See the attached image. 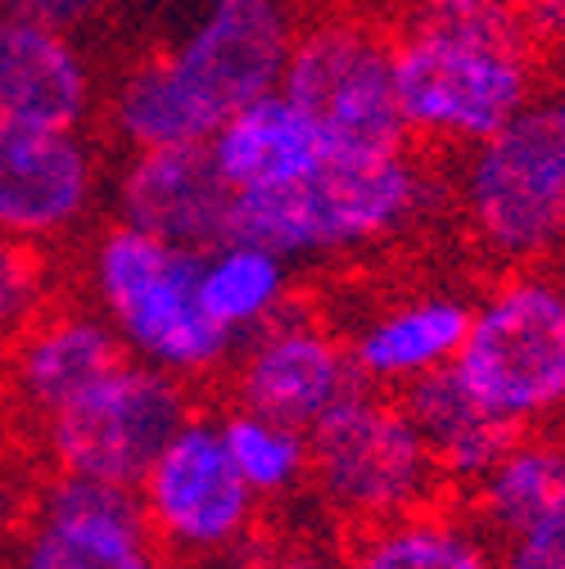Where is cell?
<instances>
[{
    "label": "cell",
    "mask_w": 565,
    "mask_h": 569,
    "mask_svg": "<svg viewBox=\"0 0 565 569\" xmlns=\"http://www.w3.org/2000/svg\"><path fill=\"white\" fill-rule=\"evenodd\" d=\"M430 203L435 181L412 146L380 154L330 150L313 177L286 190L236 194L231 236L254 240L295 267L398 240L426 218Z\"/></svg>",
    "instance_id": "6da1fadb"
},
{
    "label": "cell",
    "mask_w": 565,
    "mask_h": 569,
    "mask_svg": "<svg viewBox=\"0 0 565 569\" xmlns=\"http://www.w3.org/2000/svg\"><path fill=\"white\" fill-rule=\"evenodd\" d=\"M87 290L127 358L168 371L190 389L222 376L240 348L199 303V253L127 222H113L91 240Z\"/></svg>",
    "instance_id": "7a4b0ae2"
},
{
    "label": "cell",
    "mask_w": 565,
    "mask_h": 569,
    "mask_svg": "<svg viewBox=\"0 0 565 569\" xmlns=\"http://www.w3.org/2000/svg\"><path fill=\"white\" fill-rule=\"evenodd\" d=\"M457 203L475 244L512 271L565 244V91L534 96L507 127L466 146Z\"/></svg>",
    "instance_id": "3957f363"
},
{
    "label": "cell",
    "mask_w": 565,
    "mask_h": 569,
    "mask_svg": "<svg viewBox=\"0 0 565 569\" xmlns=\"http://www.w3.org/2000/svg\"><path fill=\"white\" fill-rule=\"evenodd\" d=\"M308 488L344 533L448 497L398 393L380 389H358L308 430Z\"/></svg>",
    "instance_id": "277c9868"
},
{
    "label": "cell",
    "mask_w": 565,
    "mask_h": 569,
    "mask_svg": "<svg viewBox=\"0 0 565 569\" xmlns=\"http://www.w3.org/2000/svg\"><path fill=\"white\" fill-rule=\"evenodd\" d=\"M453 371L516 430L565 416V284L516 267L470 303V326Z\"/></svg>",
    "instance_id": "5b68a950"
},
{
    "label": "cell",
    "mask_w": 565,
    "mask_h": 569,
    "mask_svg": "<svg viewBox=\"0 0 565 569\" xmlns=\"http://www.w3.org/2000/svg\"><path fill=\"white\" fill-rule=\"evenodd\" d=\"M394 87L407 136L435 146H475L538 96L534 50L525 37L403 28L394 41Z\"/></svg>",
    "instance_id": "8992f818"
},
{
    "label": "cell",
    "mask_w": 565,
    "mask_h": 569,
    "mask_svg": "<svg viewBox=\"0 0 565 569\" xmlns=\"http://www.w3.org/2000/svg\"><path fill=\"white\" fill-rule=\"evenodd\" d=\"M131 492L172 565H227L258 533L262 502L227 452L222 416L190 411Z\"/></svg>",
    "instance_id": "52a82bcc"
},
{
    "label": "cell",
    "mask_w": 565,
    "mask_h": 569,
    "mask_svg": "<svg viewBox=\"0 0 565 569\" xmlns=\"http://www.w3.org/2000/svg\"><path fill=\"white\" fill-rule=\"evenodd\" d=\"M280 96L295 100L339 154H380L412 140L394 87V41L363 19L299 28Z\"/></svg>",
    "instance_id": "ba28073f"
},
{
    "label": "cell",
    "mask_w": 565,
    "mask_h": 569,
    "mask_svg": "<svg viewBox=\"0 0 565 569\" xmlns=\"http://www.w3.org/2000/svg\"><path fill=\"white\" fill-rule=\"evenodd\" d=\"M190 411V385L127 358L41 425V452L50 475L136 488Z\"/></svg>",
    "instance_id": "9c48e42d"
},
{
    "label": "cell",
    "mask_w": 565,
    "mask_h": 569,
    "mask_svg": "<svg viewBox=\"0 0 565 569\" xmlns=\"http://www.w3.org/2000/svg\"><path fill=\"white\" fill-rule=\"evenodd\" d=\"M10 569H172V560L131 488L50 475L19 529Z\"/></svg>",
    "instance_id": "30bf717a"
},
{
    "label": "cell",
    "mask_w": 565,
    "mask_h": 569,
    "mask_svg": "<svg viewBox=\"0 0 565 569\" xmlns=\"http://www.w3.org/2000/svg\"><path fill=\"white\" fill-rule=\"evenodd\" d=\"M231 402L240 411H258L267 420L313 430L344 398L367 389L348 358V339H339L326 321L290 308L258 335H249L227 367Z\"/></svg>",
    "instance_id": "8fae6325"
},
{
    "label": "cell",
    "mask_w": 565,
    "mask_h": 569,
    "mask_svg": "<svg viewBox=\"0 0 565 569\" xmlns=\"http://www.w3.org/2000/svg\"><path fill=\"white\" fill-rule=\"evenodd\" d=\"M100 199V154L82 131L0 118V236L59 244Z\"/></svg>",
    "instance_id": "7c38bea8"
},
{
    "label": "cell",
    "mask_w": 565,
    "mask_h": 569,
    "mask_svg": "<svg viewBox=\"0 0 565 569\" xmlns=\"http://www.w3.org/2000/svg\"><path fill=\"white\" fill-rule=\"evenodd\" d=\"M295 37L299 19L290 0H208L168 54L195 96L227 118L231 109L280 91Z\"/></svg>",
    "instance_id": "4fadbf2b"
},
{
    "label": "cell",
    "mask_w": 565,
    "mask_h": 569,
    "mask_svg": "<svg viewBox=\"0 0 565 569\" xmlns=\"http://www.w3.org/2000/svg\"><path fill=\"white\" fill-rule=\"evenodd\" d=\"M236 190L222 181L208 146L136 150L113 181L118 222L177 249H214L231 236Z\"/></svg>",
    "instance_id": "5bb4252c"
},
{
    "label": "cell",
    "mask_w": 565,
    "mask_h": 569,
    "mask_svg": "<svg viewBox=\"0 0 565 569\" xmlns=\"http://www.w3.org/2000/svg\"><path fill=\"white\" fill-rule=\"evenodd\" d=\"M118 362H127V348L113 335V326L96 308L63 303L46 308L0 352V380H6V398L28 420L46 425Z\"/></svg>",
    "instance_id": "9a60e30c"
},
{
    "label": "cell",
    "mask_w": 565,
    "mask_h": 569,
    "mask_svg": "<svg viewBox=\"0 0 565 569\" xmlns=\"http://www.w3.org/2000/svg\"><path fill=\"white\" fill-rule=\"evenodd\" d=\"M96 113V73L78 41L28 10H0V118L82 131Z\"/></svg>",
    "instance_id": "2e32d148"
},
{
    "label": "cell",
    "mask_w": 565,
    "mask_h": 569,
    "mask_svg": "<svg viewBox=\"0 0 565 569\" xmlns=\"http://www.w3.org/2000/svg\"><path fill=\"white\" fill-rule=\"evenodd\" d=\"M208 154L236 194H267L313 177L330 159V146L295 100L271 91L231 109L208 136Z\"/></svg>",
    "instance_id": "e0dca14e"
},
{
    "label": "cell",
    "mask_w": 565,
    "mask_h": 569,
    "mask_svg": "<svg viewBox=\"0 0 565 569\" xmlns=\"http://www.w3.org/2000/svg\"><path fill=\"white\" fill-rule=\"evenodd\" d=\"M470 326V303L453 295H416L363 317L348 335V358L358 380L380 393H398L420 376L457 362Z\"/></svg>",
    "instance_id": "ac0fdd59"
},
{
    "label": "cell",
    "mask_w": 565,
    "mask_h": 569,
    "mask_svg": "<svg viewBox=\"0 0 565 569\" xmlns=\"http://www.w3.org/2000/svg\"><path fill=\"white\" fill-rule=\"evenodd\" d=\"M398 402L420 430V439H426V448L435 452V466L444 475L448 497H462L525 435L516 425H507L503 416H493L462 385V376L453 367H444L435 376H420L416 385L398 389Z\"/></svg>",
    "instance_id": "d6986e66"
},
{
    "label": "cell",
    "mask_w": 565,
    "mask_h": 569,
    "mask_svg": "<svg viewBox=\"0 0 565 569\" xmlns=\"http://www.w3.org/2000/svg\"><path fill=\"white\" fill-rule=\"evenodd\" d=\"M339 569H498V556L466 507L439 497L430 507L348 533Z\"/></svg>",
    "instance_id": "ffe728a7"
},
{
    "label": "cell",
    "mask_w": 565,
    "mask_h": 569,
    "mask_svg": "<svg viewBox=\"0 0 565 569\" xmlns=\"http://www.w3.org/2000/svg\"><path fill=\"white\" fill-rule=\"evenodd\" d=\"M218 113L208 109L195 87L177 73L172 54H150L122 68L109 91V131L136 150H177V146H208L218 131Z\"/></svg>",
    "instance_id": "44dd1931"
},
{
    "label": "cell",
    "mask_w": 565,
    "mask_h": 569,
    "mask_svg": "<svg viewBox=\"0 0 565 569\" xmlns=\"http://www.w3.org/2000/svg\"><path fill=\"white\" fill-rule=\"evenodd\" d=\"M556 502H565V439L543 430H525L493 461V470H484L462 492L466 516L479 525L488 542H503L529 529Z\"/></svg>",
    "instance_id": "7402d4cb"
},
{
    "label": "cell",
    "mask_w": 565,
    "mask_h": 569,
    "mask_svg": "<svg viewBox=\"0 0 565 569\" xmlns=\"http://www.w3.org/2000/svg\"><path fill=\"white\" fill-rule=\"evenodd\" d=\"M199 303L236 343L295 308L290 262L240 236L199 253Z\"/></svg>",
    "instance_id": "603a6c76"
},
{
    "label": "cell",
    "mask_w": 565,
    "mask_h": 569,
    "mask_svg": "<svg viewBox=\"0 0 565 569\" xmlns=\"http://www.w3.org/2000/svg\"><path fill=\"white\" fill-rule=\"evenodd\" d=\"M222 439L240 479L254 488L262 507L286 502V497H299L308 488V435L295 425L231 407L222 416Z\"/></svg>",
    "instance_id": "cb8c5ba5"
},
{
    "label": "cell",
    "mask_w": 565,
    "mask_h": 569,
    "mask_svg": "<svg viewBox=\"0 0 565 569\" xmlns=\"http://www.w3.org/2000/svg\"><path fill=\"white\" fill-rule=\"evenodd\" d=\"M50 308L46 249L0 236V352Z\"/></svg>",
    "instance_id": "d4e9b609"
},
{
    "label": "cell",
    "mask_w": 565,
    "mask_h": 569,
    "mask_svg": "<svg viewBox=\"0 0 565 569\" xmlns=\"http://www.w3.org/2000/svg\"><path fill=\"white\" fill-rule=\"evenodd\" d=\"M403 28L453 32V37H521L516 0H412Z\"/></svg>",
    "instance_id": "484cf974"
},
{
    "label": "cell",
    "mask_w": 565,
    "mask_h": 569,
    "mask_svg": "<svg viewBox=\"0 0 565 569\" xmlns=\"http://www.w3.org/2000/svg\"><path fill=\"white\" fill-rule=\"evenodd\" d=\"M498 569H565V502L538 516L529 529L493 542Z\"/></svg>",
    "instance_id": "4316f807"
},
{
    "label": "cell",
    "mask_w": 565,
    "mask_h": 569,
    "mask_svg": "<svg viewBox=\"0 0 565 569\" xmlns=\"http://www.w3.org/2000/svg\"><path fill=\"white\" fill-rule=\"evenodd\" d=\"M516 23L529 50L565 46V0H516Z\"/></svg>",
    "instance_id": "83f0119b"
},
{
    "label": "cell",
    "mask_w": 565,
    "mask_h": 569,
    "mask_svg": "<svg viewBox=\"0 0 565 569\" xmlns=\"http://www.w3.org/2000/svg\"><path fill=\"white\" fill-rule=\"evenodd\" d=\"M105 6H109V0H28V14L46 19L50 28L73 32V28H82L87 19H96Z\"/></svg>",
    "instance_id": "f1b7e54d"
},
{
    "label": "cell",
    "mask_w": 565,
    "mask_h": 569,
    "mask_svg": "<svg viewBox=\"0 0 565 569\" xmlns=\"http://www.w3.org/2000/svg\"><path fill=\"white\" fill-rule=\"evenodd\" d=\"M0 10H28V0H0Z\"/></svg>",
    "instance_id": "f546056e"
}]
</instances>
